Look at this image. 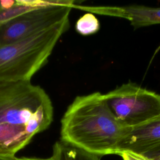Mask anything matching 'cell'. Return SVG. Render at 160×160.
Returning <instances> with one entry per match:
<instances>
[{
	"mask_svg": "<svg viewBox=\"0 0 160 160\" xmlns=\"http://www.w3.org/2000/svg\"><path fill=\"white\" fill-rule=\"evenodd\" d=\"M61 123V141L98 156L117 154L126 128L114 117L99 92L76 96Z\"/></svg>",
	"mask_w": 160,
	"mask_h": 160,
	"instance_id": "1",
	"label": "cell"
},
{
	"mask_svg": "<svg viewBox=\"0 0 160 160\" xmlns=\"http://www.w3.org/2000/svg\"><path fill=\"white\" fill-rule=\"evenodd\" d=\"M52 119V104L42 88L30 81L0 82V122L24 127L34 136Z\"/></svg>",
	"mask_w": 160,
	"mask_h": 160,
	"instance_id": "2",
	"label": "cell"
},
{
	"mask_svg": "<svg viewBox=\"0 0 160 160\" xmlns=\"http://www.w3.org/2000/svg\"><path fill=\"white\" fill-rule=\"evenodd\" d=\"M69 21L23 40L0 46V82L30 81L48 61Z\"/></svg>",
	"mask_w": 160,
	"mask_h": 160,
	"instance_id": "3",
	"label": "cell"
},
{
	"mask_svg": "<svg viewBox=\"0 0 160 160\" xmlns=\"http://www.w3.org/2000/svg\"><path fill=\"white\" fill-rule=\"evenodd\" d=\"M110 111L124 127L160 116V94L129 82L103 94Z\"/></svg>",
	"mask_w": 160,
	"mask_h": 160,
	"instance_id": "4",
	"label": "cell"
},
{
	"mask_svg": "<svg viewBox=\"0 0 160 160\" xmlns=\"http://www.w3.org/2000/svg\"><path fill=\"white\" fill-rule=\"evenodd\" d=\"M74 1H52L0 25V46L14 43L69 21Z\"/></svg>",
	"mask_w": 160,
	"mask_h": 160,
	"instance_id": "5",
	"label": "cell"
},
{
	"mask_svg": "<svg viewBox=\"0 0 160 160\" xmlns=\"http://www.w3.org/2000/svg\"><path fill=\"white\" fill-rule=\"evenodd\" d=\"M160 145V116L126 128L117 149V154L128 151L142 155Z\"/></svg>",
	"mask_w": 160,
	"mask_h": 160,
	"instance_id": "6",
	"label": "cell"
},
{
	"mask_svg": "<svg viewBox=\"0 0 160 160\" xmlns=\"http://www.w3.org/2000/svg\"><path fill=\"white\" fill-rule=\"evenodd\" d=\"M74 8L92 14L124 18L134 29L160 24V8L142 5L124 6H84L76 4Z\"/></svg>",
	"mask_w": 160,
	"mask_h": 160,
	"instance_id": "7",
	"label": "cell"
},
{
	"mask_svg": "<svg viewBox=\"0 0 160 160\" xmlns=\"http://www.w3.org/2000/svg\"><path fill=\"white\" fill-rule=\"evenodd\" d=\"M33 136L24 127L0 122V156L15 157V154L28 145Z\"/></svg>",
	"mask_w": 160,
	"mask_h": 160,
	"instance_id": "8",
	"label": "cell"
},
{
	"mask_svg": "<svg viewBox=\"0 0 160 160\" xmlns=\"http://www.w3.org/2000/svg\"><path fill=\"white\" fill-rule=\"evenodd\" d=\"M51 2V1H0V25L23 13Z\"/></svg>",
	"mask_w": 160,
	"mask_h": 160,
	"instance_id": "9",
	"label": "cell"
},
{
	"mask_svg": "<svg viewBox=\"0 0 160 160\" xmlns=\"http://www.w3.org/2000/svg\"><path fill=\"white\" fill-rule=\"evenodd\" d=\"M54 160H99V157L61 140L53 146Z\"/></svg>",
	"mask_w": 160,
	"mask_h": 160,
	"instance_id": "10",
	"label": "cell"
},
{
	"mask_svg": "<svg viewBox=\"0 0 160 160\" xmlns=\"http://www.w3.org/2000/svg\"><path fill=\"white\" fill-rule=\"evenodd\" d=\"M75 28L79 34L82 36H89L99 30L100 23L94 14L88 12L78 19Z\"/></svg>",
	"mask_w": 160,
	"mask_h": 160,
	"instance_id": "11",
	"label": "cell"
},
{
	"mask_svg": "<svg viewBox=\"0 0 160 160\" xmlns=\"http://www.w3.org/2000/svg\"><path fill=\"white\" fill-rule=\"evenodd\" d=\"M149 160H160V145L142 154Z\"/></svg>",
	"mask_w": 160,
	"mask_h": 160,
	"instance_id": "12",
	"label": "cell"
},
{
	"mask_svg": "<svg viewBox=\"0 0 160 160\" xmlns=\"http://www.w3.org/2000/svg\"><path fill=\"white\" fill-rule=\"evenodd\" d=\"M123 160H149L142 155L124 151L119 154Z\"/></svg>",
	"mask_w": 160,
	"mask_h": 160,
	"instance_id": "13",
	"label": "cell"
},
{
	"mask_svg": "<svg viewBox=\"0 0 160 160\" xmlns=\"http://www.w3.org/2000/svg\"><path fill=\"white\" fill-rule=\"evenodd\" d=\"M17 160H54L52 157L48 159H38V158H18Z\"/></svg>",
	"mask_w": 160,
	"mask_h": 160,
	"instance_id": "14",
	"label": "cell"
},
{
	"mask_svg": "<svg viewBox=\"0 0 160 160\" xmlns=\"http://www.w3.org/2000/svg\"><path fill=\"white\" fill-rule=\"evenodd\" d=\"M18 158L15 157H2L0 156V160H17Z\"/></svg>",
	"mask_w": 160,
	"mask_h": 160,
	"instance_id": "15",
	"label": "cell"
}]
</instances>
